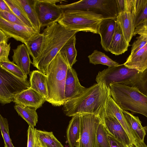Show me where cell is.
Masks as SVG:
<instances>
[{
    "label": "cell",
    "instance_id": "6da1fadb",
    "mask_svg": "<svg viewBox=\"0 0 147 147\" xmlns=\"http://www.w3.org/2000/svg\"><path fill=\"white\" fill-rule=\"evenodd\" d=\"M111 96L110 88L104 82L96 83L77 98L65 103L63 110L68 117L86 114L97 116Z\"/></svg>",
    "mask_w": 147,
    "mask_h": 147
},
{
    "label": "cell",
    "instance_id": "7a4b0ae2",
    "mask_svg": "<svg viewBox=\"0 0 147 147\" xmlns=\"http://www.w3.org/2000/svg\"><path fill=\"white\" fill-rule=\"evenodd\" d=\"M77 31L67 30L58 22L46 27L42 33L44 40L40 55L32 62L38 70L46 74L47 67L54 58Z\"/></svg>",
    "mask_w": 147,
    "mask_h": 147
},
{
    "label": "cell",
    "instance_id": "3957f363",
    "mask_svg": "<svg viewBox=\"0 0 147 147\" xmlns=\"http://www.w3.org/2000/svg\"><path fill=\"white\" fill-rule=\"evenodd\" d=\"M70 66L59 52L49 65L47 70L49 98L47 101L55 107L65 104V86Z\"/></svg>",
    "mask_w": 147,
    "mask_h": 147
},
{
    "label": "cell",
    "instance_id": "277c9868",
    "mask_svg": "<svg viewBox=\"0 0 147 147\" xmlns=\"http://www.w3.org/2000/svg\"><path fill=\"white\" fill-rule=\"evenodd\" d=\"M111 96L123 110L142 114L147 118V96L137 88L120 84L110 86Z\"/></svg>",
    "mask_w": 147,
    "mask_h": 147
},
{
    "label": "cell",
    "instance_id": "5b68a950",
    "mask_svg": "<svg viewBox=\"0 0 147 147\" xmlns=\"http://www.w3.org/2000/svg\"><path fill=\"white\" fill-rule=\"evenodd\" d=\"M58 22L69 30L91 32L98 34L103 16L92 11L80 10H63Z\"/></svg>",
    "mask_w": 147,
    "mask_h": 147
},
{
    "label": "cell",
    "instance_id": "8992f818",
    "mask_svg": "<svg viewBox=\"0 0 147 147\" xmlns=\"http://www.w3.org/2000/svg\"><path fill=\"white\" fill-rule=\"evenodd\" d=\"M60 5L63 10L92 11L102 15L104 19H116L119 13L117 0H82Z\"/></svg>",
    "mask_w": 147,
    "mask_h": 147
},
{
    "label": "cell",
    "instance_id": "52a82bcc",
    "mask_svg": "<svg viewBox=\"0 0 147 147\" xmlns=\"http://www.w3.org/2000/svg\"><path fill=\"white\" fill-rule=\"evenodd\" d=\"M30 87L27 79L20 78L0 67V102L2 105L13 102L17 94Z\"/></svg>",
    "mask_w": 147,
    "mask_h": 147
},
{
    "label": "cell",
    "instance_id": "ba28073f",
    "mask_svg": "<svg viewBox=\"0 0 147 147\" xmlns=\"http://www.w3.org/2000/svg\"><path fill=\"white\" fill-rule=\"evenodd\" d=\"M59 0H35V7L41 28L49 26L58 22L61 18L64 11L58 2Z\"/></svg>",
    "mask_w": 147,
    "mask_h": 147
},
{
    "label": "cell",
    "instance_id": "9c48e42d",
    "mask_svg": "<svg viewBox=\"0 0 147 147\" xmlns=\"http://www.w3.org/2000/svg\"><path fill=\"white\" fill-rule=\"evenodd\" d=\"M80 116V136L78 147H98L97 133L101 121L100 118L92 114Z\"/></svg>",
    "mask_w": 147,
    "mask_h": 147
},
{
    "label": "cell",
    "instance_id": "30bf717a",
    "mask_svg": "<svg viewBox=\"0 0 147 147\" xmlns=\"http://www.w3.org/2000/svg\"><path fill=\"white\" fill-rule=\"evenodd\" d=\"M0 30L8 36L26 45L40 32L34 28L11 23L0 17Z\"/></svg>",
    "mask_w": 147,
    "mask_h": 147
},
{
    "label": "cell",
    "instance_id": "8fae6325",
    "mask_svg": "<svg viewBox=\"0 0 147 147\" xmlns=\"http://www.w3.org/2000/svg\"><path fill=\"white\" fill-rule=\"evenodd\" d=\"M104 107L97 116L100 118L107 133L128 147H131L133 144L121 125L114 116L105 113Z\"/></svg>",
    "mask_w": 147,
    "mask_h": 147
},
{
    "label": "cell",
    "instance_id": "7c38bea8",
    "mask_svg": "<svg viewBox=\"0 0 147 147\" xmlns=\"http://www.w3.org/2000/svg\"><path fill=\"white\" fill-rule=\"evenodd\" d=\"M87 88L80 84L76 70L69 66L65 84V103L81 96Z\"/></svg>",
    "mask_w": 147,
    "mask_h": 147
},
{
    "label": "cell",
    "instance_id": "4fadbf2b",
    "mask_svg": "<svg viewBox=\"0 0 147 147\" xmlns=\"http://www.w3.org/2000/svg\"><path fill=\"white\" fill-rule=\"evenodd\" d=\"M105 113L114 116L119 121L126 132L133 144L139 147L136 138L129 127L124 116L122 109L110 96L107 100L103 108Z\"/></svg>",
    "mask_w": 147,
    "mask_h": 147
},
{
    "label": "cell",
    "instance_id": "5bb4252c",
    "mask_svg": "<svg viewBox=\"0 0 147 147\" xmlns=\"http://www.w3.org/2000/svg\"><path fill=\"white\" fill-rule=\"evenodd\" d=\"M45 101L42 95L30 87L17 94L13 102L16 105L37 110L42 107Z\"/></svg>",
    "mask_w": 147,
    "mask_h": 147
},
{
    "label": "cell",
    "instance_id": "9a60e30c",
    "mask_svg": "<svg viewBox=\"0 0 147 147\" xmlns=\"http://www.w3.org/2000/svg\"><path fill=\"white\" fill-rule=\"evenodd\" d=\"M126 41L129 43L135 29L134 18L131 10L124 5L123 11L119 12L116 18Z\"/></svg>",
    "mask_w": 147,
    "mask_h": 147
},
{
    "label": "cell",
    "instance_id": "2e32d148",
    "mask_svg": "<svg viewBox=\"0 0 147 147\" xmlns=\"http://www.w3.org/2000/svg\"><path fill=\"white\" fill-rule=\"evenodd\" d=\"M117 23L116 19H104L99 24L98 34L100 36V43L102 47L106 51H109Z\"/></svg>",
    "mask_w": 147,
    "mask_h": 147
},
{
    "label": "cell",
    "instance_id": "e0dca14e",
    "mask_svg": "<svg viewBox=\"0 0 147 147\" xmlns=\"http://www.w3.org/2000/svg\"><path fill=\"white\" fill-rule=\"evenodd\" d=\"M12 62L18 65L27 75L30 73V67L32 64L30 54L26 45L22 44L12 49Z\"/></svg>",
    "mask_w": 147,
    "mask_h": 147
},
{
    "label": "cell",
    "instance_id": "ac0fdd59",
    "mask_svg": "<svg viewBox=\"0 0 147 147\" xmlns=\"http://www.w3.org/2000/svg\"><path fill=\"white\" fill-rule=\"evenodd\" d=\"M29 82L30 88L42 95L47 101L49 98L46 74L38 70L30 72Z\"/></svg>",
    "mask_w": 147,
    "mask_h": 147
},
{
    "label": "cell",
    "instance_id": "d6986e66",
    "mask_svg": "<svg viewBox=\"0 0 147 147\" xmlns=\"http://www.w3.org/2000/svg\"><path fill=\"white\" fill-rule=\"evenodd\" d=\"M123 64L140 72L145 70L147 68V44L137 52L130 54Z\"/></svg>",
    "mask_w": 147,
    "mask_h": 147
},
{
    "label": "cell",
    "instance_id": "ffe728a7",
    "mask_svg": "<svg viewBox=\"0 0 147 147\" xmlns=\"http://www.w3.org/2000/svg\"><path fill=\"white\" fill-rule=\"evenodd\" d=\"M129 46V43L125 39L121 28L117 22L115 33L109 47V51L116 55H119L127 51Z\"/></svg>",
    "mask_w": 147,
    "mask_h": 147
},
{
    "label": "cell",
    "instance_id": "44dd1931",
    "mask_svg": "<svg viewBox=\"0 0 147 147\" xmlns=\"http://www.w3.org/2000/svg\"><path fill=\"white\" fill-rule=\"evenodd\" d=\"M135 28L147 23V0H131Z\"/></svg>",
    "mask_w": 147,
    "mask_h": 147
},
{
    "label": "cell",
    "instance_id": "7402d4cb",
    "mask_svg": "<svg viewBox=\"0 0 147 147\" xmlns=\"http://www.w3.org/2000/svg\"><path fill=\"white\" fill-rule=\"evenodd\" d=\"M126 121L138 141L144 142L147 131V126L143 127L138 117H136L127 111L122 109Z\"/></svg>",
    "mask_w": 147,
    "mask_h": 147
},
{
    "label": "cell",
    "instance_id": "603a6c76",
    "mask_svg": "<svg viewBox=\"0 0 147 147\" xmlns=\"http://www.w3.org/2000/svg\"><path fill=\"white\" fill-rule=\"evenodd\" d=\"M72 117L67 130V140L69 147H78L80 136V116Z\"/></svg>",
    "mask_w": 147,
    "mask_h": 147
},
{
    "label": "cell",
    "instance_id": "cb8c5ba5",
    "mask_svg": "<svg viewBox=\"0 0 147 147\" xmlns=\"http://www.w3.org/2000/svg\"><path fill=\"white\" fill-rule=\"evenodd\" d=\"M22 7L34 28L40 32L41 25L35 7V0H16Z\"/></svg>",
    "mask_w": 147,
    "mask_h": 147
},
{
    "label": "cell",
    "instance_id": "d4e9b609",
    "mask_svg": "<svg viewBox=\"0 0 147 147\" xmlns=\"http://www.w3.org/2000/svg\"><path fill=\"white\" fill-rule=\"evenodd\" d=\"M35 137L38 147H64L52 131L35 128Z\"/></svg>",
    "mask_w": 147,
    "mask_h": 147
},
{
    "label": "cell",
    "instance_id": "484cf974",
    "mask_svg": "<svg viewBox=\"0 0 147 147\" xmlns=\"http://www.w3.org/2000/svg\"><path fill=\"white\" fill-rule=\"evenodd\" d=\"M76 42L75 34L67 41L59 52L69 66L72 67L77 61L76 59L77 52L75 47Z\"/></svg>",
    "mask_w": 147,
    "mask_h": 147
},
{
    "label": "cell",
    "instance_id": "4316f807",
    "mask_svg": "<svg viewBox=\"0 0 147 147\" xmlns=\"http://www.w3.org/2000/svg\"><path fill=\"white\" fill-rule=\"evenodd\" d=\"M44 40L42 33H39L35 35L25 45L30 55L32 58V62L35 61L39 57L41 51Z\"/></svg>",
    "mask_w": 147,
    "mask_h": 147
},
{
    "label": "cell",
    "instance_id": "83f0119b",
    "mask_svg": "<svg viewBox=\"0 0 147 147\" xmlns=\"http://www.w3.org/2000/svg\"><path fill=\"white\" fill-rule=\"evenodd\" d=\"M15 109L19 115L28 123L29 126L34 127L38 121V116L35 109L15 105Z\"/></svg>",
    "mask_w": 147,
    "mask_h": 147
},
{
    "label": "cell",
    "instance_id": "f1b7e54d",
    "mask_svg": "<svg viewBox=\"0 0 147 147\" xmlns=\"http://www.w3.org/2000/svg\"><path fill=\"white\" fill-rule=\"evenodd\" d=\"M88 58L90 63L94 65L101 64L109 67L117 66L119 65L104 53L96 50H94L92 53L88 56Z\"/></svg>",
    "mask_w": 147,
    "mask_h": 147
},
{
    "label": "cell",
    "instance_id": "f546056e",
    "mask_svg": "<svg viewBox=\"0 0 147 147\" xmlns=\"http://www.w3.org/2000/svg\"><path fill=\"white\" fill-rule=\"evenodd\" d=\"M4 1L13 13L23 22L27 26L35 29L22 8L16 0Z\"/></svg>",
    "mask_w": 147,
    "mask_h": 147
},
{
    "label": "cell",
    "instance_id": "4dcf8cb0",
    "mask_svg": "<svg viewBox=\"0 0 147 147\" xmlns=\"http://www.w3.org/2000/svg\"><path fill=\"white\" fill-rule=\"evenodd\" d=\"M0 67L20 78L27 79V76L12 61H0Z\"/></svg>",
    "mask_w": 147,
    "mask_h": 147
},
{
    "label": "cell",
    "instance_id": "1f68e13d",
    "mask_svg": "<svg viewBox=\"0 0 147 147\" xmlns=\"http://www.w3.org/2000/svg\"><path fill=\"white\" fill-rule=\"evenodd\" d=\"M0 129L5 147H15L10 139L9 126L7 119L0 115Z\"/></svg>",
    "mask_w": 147,
    "mask_h": 147
},
{
    "label": "cell",
    "instance_id": "d6a6232c",
    "mask_svg": "<svg viewBox=\"0 0 147 147\" xmlns=\"http://www.w3.org/2000/svg\"><path fill=\"white\" fill-rule=\"evenodd\" d=\"M97 138L98 147H111L108 133L101 121L98 128Z\"/></svg>",
    "mask_w": 147,
    "mask_h": 147
},
{
    "label": "cell",
    "instance_id": "836d02e7",
    "mask_svg": "<svg viewBox=\"0 0 147 147\" xmlns=\"http://www.w3.org/2000/svg\"><path fill=\"white\" fill-rule=\"evenodd\" d=\"M0 17L11 23L26 26L24 23L13 12L0 11Z\"/></svg>",
    "mask_w": 147,
    "mask_h": 147
},
{
    "label": "cell",
    "instance_id": "e575fe53",
    "mask_svg": "<svg viewBox=\"0 0 147 147\" xmlns=\"http://www.w3.org/2000/svg\"><path fill=\"white\" fill-rule=\"evenodd\" d=\"M133 43L130 54L138 51L147 44V37L142 35H139Z\"/></svg>",
    "mask_w": 147,
    "mask_h": 147
},
{
    "label": "cell",
    "instance_id": "d590c367",
    "mask_svg": "<svg viewBox=\"0 0 147 147\" xmlns=\"http://www.w3.org/2000/svg\"><path fill=\"white\" fill-rule=\"evenodd\" d=\"M10 43H0V61H9L11 49Z\"/></svg>",
    "mask_w": 147,
    "mask_h": 147
},
{
    "label": "cell",
    "instance_id": "8d00e7d4",
    "mask_svg": "<svg viewBox=\"0 0 147 147\" xmlns=\"http://www.w3.org/2000/svg\"><path fill=\"white\" fill-rule=\"evenodd\" d=\"M27 132V147H38L36 141L34 127L29 126Z\"/></svg>",
    "mask_w": 147,
    "mask_h": 147
},
{
    "label": "cell",
    "instance_id": "74e56055",
    "mask_svg": "<svg viewBox=\"0 0 147 147\" xmlns=\"http://www.w3.org/2000/svg\"><path fill=\"white\" fill-rule=\"evenodd\" d=\"M108 136L111 147H128L115 137L108 133Z\"/></svg>",
    "mask_w": 147,
    "mask_h": 147
},
{
    "label": "cell",
    "instance_id": "f35d334b",
    "mask_svg": "<svg viewBox=\"0 0 147 147\" xmlns=\"http://www.w3.org/2000/svg\"><path fill=\"white\" fill-rule=\"evenodd\" d=\"M0 11L13 12L4 0H0Z\"/></svg>",
    "mask_w": 147,
    "mask_h": 147
},
{
    "label": "cell",
    "instance_id": "ab89813d",
    "mask_svg": "<svg viewBox=\"0 0 147 147\" xmlns=\"http://www.w3.org/2000/svg\"><path fill=\"white\" fill-rule=\"evenodd\" d=\"M9 38L4 32L0 30V43L8 42Z\"/></svg>",
    "mask_w": 147,
    "mask_h": 147
},
{
    "label": "cell",
    "instance_id": "60d3db41",
    "mask_svg": "<svg viewBox=\"0 0 147 147\" xmlns=\"http://www.w3.org/2000/svg\"><path fill=\"white\" fill-rule=\"evenodd\" d=\"M139 34L147 37V27L141 30L139 32Z\"/></svg>",
    "mask_w": 147,
    "mask_h": 147
},
{
    "label": "cell",
    "instance_id": "b9f144b4",
    "mask_svg": "<svg viewBox=\"0 0 147 147\" xmlns=\"http://www.w3.org/2000/svg\"><path fill=\"white\" fill-rule=\"evenodd\" d=\"M137 142L139 147H147V146L144 142H142L139 141H138Z\"/></svg>",
    "mask_w": 147,
    "mask_h": 147
},
{
    "label": "cell",
    "instance_id": "7bdbcfd3",
    "mask_svg": "<svg viewBox=\"0 0 147 147\" xmlns=\"http://www.w3.org/2000/svg\"><path fill=\"white\" fill-rule=\"evenodd\" d=\"M131 147H136V146L134 145H133Z\"/></svg>",
    "mask_w": 147,
    "mask_h": 147
}]
</instances>
